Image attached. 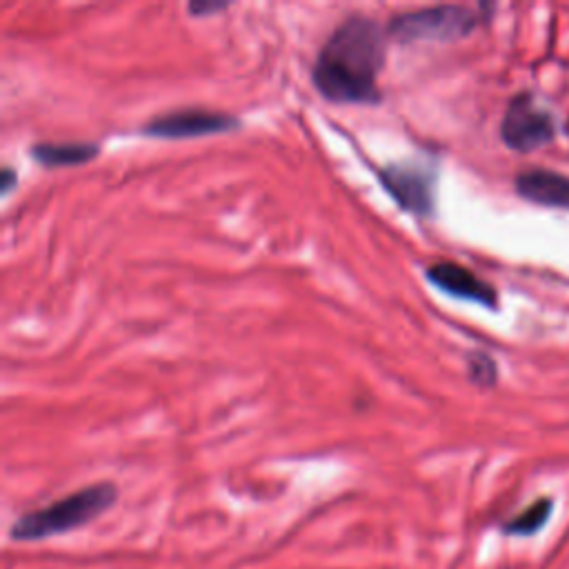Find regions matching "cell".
I'll return each mask as SVG.
<instances>
[{"label": "cell", "mask_w": 569, "mask_h": 569, "mask_svg": "<svg viewBox=\"0 0 569 569\" xmlns=\"http://www.w3.org/2000/svg\"><path fill=\"white\" fill-rule=\"evenodd\" d=\"M387 29L367 16H349L320 47L311 80L320 96L338 104H378Z\"/></svg>", "instance_id": "cell-1"}, {"label": "cell", "mask_w": 569, "mask_h": 569, "mask_svg": "<svg viewBox=\"0 0 569 569\" xmlns=\"http://www.w3.org/2000/svg\"><path fill=\"white\" fill-rule=\"evenodd\" d=\"M118 500V487L109 480L87 485L42 509L20 516L11 525V540L33 542L80 529L104 513Z\"/></svg>", "instance_id": "cell-2"}, {"label": "cell", "mask_w": 569, "mask_h": 569, "mask_svg": "<svg viewBox=\"0 0 569 569\" xmlns=\"http://www.w3.org/2000/svg\"><path fill=\"white\" fill-rule=\"evenodd\" d=\"M480 16L462 4H436L398 13L387 24V38L407 42H451L478 27Z\"/></svg>", "instance_id": "cell-3"}, {"label": "cell", "mask_w": 569, "mask_h": 569, "mask_svg": "<svg viewBox=\"0 0 569 569\" xmlns=\"http://www.w3.org/2000/svg\"><path fill=\"white\" fill-rule=\"evenodd\" d=\"M385 191L409 213L431 216L436 209V164L431 160H402L378 169Z\"/></svg>", "instance_id": "cell-4"}, {"label": "cell", "mask_w": 569, "mask_h": 569, "mask_svg": "<svg viewBox=\"0 0 569 569\" xmlns=\"http://www.w3.org/2000/svg\"><path fill=\"white\" fill-rule=\"evenodd\" d=\"M556 118L549 109L540 107L529 93H518L509 100L502 122V142L520 153L533 151L556 138Z\"/></svg>", "instance_id": "cell-5"}, {"label": "cell", "mask_w": 569, "mask_h": 569, "mask_svg": "<svg viewBox=\"0 0 569 569\" xmlns=\"http://www.w3.org/2000/svg\"><path fill=\"white\" fill-rule=\"evenodd\" d=\"M238 127H240V120L231 113L196 107V109H173V111L160 113L149 122H144L140 131L151 138L182 140V138H200L211 133H227Z\"/></svg>", "instance_id": "cell-6"}, {"label": "cell", "mask_w": 569, "mask_h": 569, "mask_svg": "<svg viewBox=\"0 0 569 569\" xmlns=\"http://www.w3.org/2000/svg\"><path fill=\"white\" fill-rule=\"evenodd\" d=\"M427 280L438 287L440 291L460 298V300H471L478 305H485L489 309L498 307V293L496 289L478 278L471 269L458 264V262H436L425 271Z\"/></svg>", "instance_id": "cell-7"}, {"label": "cell", "mask_w": 569, "mask_h": 569, "mask_svg": "<svg viewBox=\"0 0 569 569\" xmlns=\"http://www.w3.org/2000/svg\"><path fill=\"white\" fill-rule=\"evenodd\" d=\"M513 187L520 198L545 204L569 209V176L551 169H525L516 176Z\"/></svg>", "instance_id": "cell-8"}, {"label": "cell", "mask_w": 569, "mask_h": 569, "mask_svg": "<svg viewBox=\"0 0 569 569\" xmlns=\"http://www.w3.org/2000/svg\"><path fill=\"white\" fill-rule=\"evenodd\" d=\"M29 153L42 167H76L93 160L100 147L96 142H38Z\"/></svg>", "instance_id": "cell-9"}, {"label": "cell", "mask_w": 569, "mask_h": 569, "mask_svg": "<svg viewBox=\"0 0 569 569\" xmlns=\"http://www.w3.org/2000/svg\"><path fill=\"white\" fill-rule=\"evenodd\" d=\"M551 511H553V500L542 496L531 505H527L522 511H518L513 518H509L502 529L511 536H531L547 525V520L551 518Z\"/></svg>", "instance_id": "cell-10"}, {"label": "cell", "mask_w": 569, "mask_h": 569, "mask_svg": "<svg viewBox=\"0 0 569 569\" xmlns=\"http://www.w3.org/2000/svg\"><path fill=\"white\" fill-rule=\"evenodd\" d=\"M467 371L469 380L478 387H493L498 380V367L496 360L485 351H473L467 358Z\"/></svg>", "instance_id": "cell-11"}, {"label": "cell", "mask_w": 569, "mask_h": 569, "mask_svg": "<svg viewBox=\"0 0 569 569\" xmlns=\"http://www.w3.org/2000/svg\"><path fill=\"white\" fill-rule=\"evenodd\" d=\"M229 9V2H204V0H196V2H189L187 4V11L196 18H204V16H211V13H218V11H224Z\"/></svg>", "instance_id": "cell-12"}, {"label": "cell", "mask_w": 569, "mask_h": 569, "mask_svg": "<svg viewBox=\"0 0 569 569\" xmlns=\"http://www.w3.org/2000/svg\"><path fill=\"white\" fill-rule=\"evenodd\" d=\"M16 171L11 167H2L0 171V196H7L16 187Z\"/></svg>", "instance_id": "cell-13"}]
</instances>
